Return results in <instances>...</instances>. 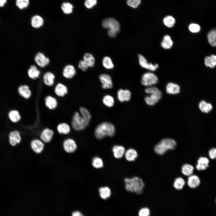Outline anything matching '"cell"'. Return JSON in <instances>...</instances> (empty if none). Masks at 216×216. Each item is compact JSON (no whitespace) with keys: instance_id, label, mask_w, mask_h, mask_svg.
Here are the masks:
<instances>
[{"instance_id":"6da1fadb","label":"cell","mask_w":216,"mask_h":216,"mask_svg":"<svg viewBox=\"0 0 216 216\" xmlns=\"http://www.w3.org/2000/svg\"><path fill=\"white\" fill-rule=\"evenodd\" d=\"M125 188L128 191L140 194L143 192L145 184L142 179L138 177L126 178L124 179Z\"/></svg>"},{"instance_id":"7a4b0ae2","label":"cell","mask_w":216,"mask_h":216,"mask_svg":"<svg viewBox=\"0 0 216 216\" xmlns=\"http://www.w3.org/2000/svg\"><path fill=\"white\" fill-rule=\"evenodd\" d=\"M115 133V129L113 125L108 122H103L99 124L96 128L94 134L96 137L101 139L106 136L112 137Z\"/></svg>"},{"instance_id":"3957f363","label":"cell","mask_w":216,"mask_h":216,"mask_svg":"<svg viewBox=\"0 0 216 216\" xmlns=\"http://www.w3.org/2000/svg\"><path fill=\"white\" fill-rule=\"evenodd\" d=\"M176 144L175 140L172 139L164 138L155 146L154 151L157 154L162 155L168 150L175 149Z\"/></svg>"},{"instance_id":"277c9868","label":"cell","mask_w":216,"mask_h":216,"mask_svg":"<svg viewBox=\"0 0 216 216\" xmlns=\"http://www.w3.org/2000/svg\"><path fill=\"white\" fill-rule=\"evenodd\" d=\"M89 122L81 116L79 112L74 114L72 118V125L74 129L80 131L84 129L88 125Z\"/></svg>"},{"instance_id":"5b68a950","label":"cell","mask_w":216,"mask_h":216,"mask_svg":"<svg viewBox=\"0 0 216 216\" xmlns=\"http://www.w3.org/2000/svg\"><path fill=\"white\" fill-rule=\"evenodd\" d=\"M102 25L104 28L113 31L117 33L120 30V25L119 22L116 19L112 18H105L103 21Z\"/></svg>"},{"instance_id":"8992f818","label":"cell","mask_w":216,"mask_h":216,"mask_svg":"<svg viewBox=\"0 0 216 216\" xmlns=\"http://www.w3.org/2000/svg\"><path fill=\"white\" fill-rule=\"evenodd\" d=\"M158 81V78L155 74L151 72H146L142 76L141 83L142 85L149 86L156 84Z\"/></svg>"},{"instance_id":"52a82bcc","label":"cell","mask_w":216,"mask_h":216,"mask_svg":"<svg viewBox=\"0 0 216 216\" xmlns=\"http://www.w3.org/2000/svg\"><path fill=\"white\" fill-rule=\"evenodd\" d=\"M161 92L158 89L150 94V95L146 96L145 100L147 104L153 105L157 103L162 97Z\"/></svg>"},{"instance_id":"ba28073f","label":"cell","mask_w":216,"mask_h":216,"mask_svg":"<svg viewBox=\"0 0 216 216\" xmlns=\"http://www.w3.org/2000/svg\"><path fill=\"white\" fill-rule=\"evenodd\" d=\"M36 64L39 67L44 68L47 66L50 63V59L44 54L41 52H38L34 57Z\"/></svg>"},{"instance_id":"9c48e42d","label":"cell","mask_w":216,"mask_h":216,"mask_svg":"<svg viewBox=\"0 0 216 216\" xmlns=\"http://www.w3.org/2000/svg\"><path fill=\"white\" fill-rule=\"evenodd\" d=\"M139 62L140 66L142 68L153 71L156 70L158 67L157 64H153L152 63H148L146 58L142 55H138Z\"/></svg>"},{"instance_id":"30bf717a","label":"cell","mask_w":216,"mask_h":216,"mask_svg":"<svg viewBox=\"0 0 216 216\" xmlns=\"http://www.w3.org/2000/svg\"><path fill=\"white\" fill-rule=\"evenodd\" d=\"M63 147L66 152L68 153H72L77 149V146L74 140L69 138L65 139L63 141Z\"/></svg>"},{"instance_id":"8fae6325","label":"cell","mask_w":216,"mask_h":216,"mask_svg":"<svg viewBox=\"0 0 216 216\" xmlns=\"http://www.w3.org/2000/svg\"><path fill=\"white\" fill-rule=\"evenodd\" d=\"M30 146L31 149L34 153L39 154L41 153L44 150V143L40 139H34L31 141Z\"/></svg>"},{"instance_id":"7c38bea8","label":"cell","mask_w":216,"mask_h":216,"mask_svg":"<svg viewBox=\"0 0 216 216\" xmlns=\"http://www.w3.org/2000/svg\"><path fill=\"white\" fill-rule=\"evenodd\" d=\"M54 135V133L52 130L46 128L42 130L40 134V139L44 143H48L51 141Z\"/></svg>"},{"instance_id":"4fadbf2b","label":"cell","mask_w":216,"mask_h":216,"mask_svg":"<svg viewBox=\"0 0 216 216\" xmlns=\"http://www.w3.org/2000/svg\"><path fill=\"white\" fill-rule=\"evenodd\" d=\"M100 80L102 84V87L104 89L111 88L112 87V79L109 75L102 74L99 77Z\"/></svg>"},{"instance_id":"5bb4252c","label":"cell","mask_w":216,"mask_h":216,"mask_svg":"<svg viewBox=\"0 0 216 216\" xmlns=\"http://www.w3.org/2000/svg\"><path fill=\"white\" fill-rule=\"evenodd\" d=\"M75 67L72 64H68L64 67L62 71V75L66 78L70 79L73 77L76 74Z\"/></svg>"},{"instance_id":"9a60e30c","label":"cell","mask_w":216,"mask_h":216,"mask_svg":"<svg viewBox=\"0 0 216 216\" xmlns=\"http://www.w3.org/2000/svg\"><path fill=\"white\" fill-rule=\"evenodd\" d=\"M209 161L205 157H201L197 160L196 165V169L198 171L206 170L209 166Z\"/></svg>"},{"instance_id":"2e32d148","label":"cell","mask_w":216,"mask_h":216,"mask_svg":"<svg viewBox=\"0 0 216 216\" xmlns=\"http://www.w3.org/2000/svg\"><path fill=\"white\" fill-rule=\"evenodd\" d=\"M9 142L12 146H15L21 141V138L20 134L17 130L11 132L9 134Z\"/></svg>"},{"instance_id":"e0dca14e","label":"cell","mask_w":216,"mask_h":216,"mask_svg":"<svg viewBox=\"0 0 216 216\" xmlns=\"http://www.w3.org/2000/svg\"><path fill=\"white\" fill-rule=\"evenodd\" d=\"M187 183L190 188H195L200 185V179L197 175L192 174L189 176Z\"/></svg>"},{"instance_id":"ac0fdd59","label":"cell","mask_w":216,"mask_h":216,"mask_svg":"<svg viewBox=\"0 0 216 216\" xmlns=\"http://www.w3.org/2000/svg\"><path fill=\"white\" fill-rule=\"evenodd\" d=\"M31 24L33 28H39L43 25L44 20L40 16L38 15H35L31 18Z\"/></svg>"},{"instance_id":"d6986e66","label":"cell","mask_w":216,"mask_h":216,"mask_svg":"<svg viewBox=\"0 0 216 216\" xmlns=\"http://www.w3.org/2000/svg\"><path fill=\"white\" fill-rule=\"evenodd\" d=\"M117 97L120 101H128L130 99L131 93L128 90L120 89L117 92Z\"/></svg>"},{"instance_id":"ffe728a7","label":"cell","mask_w":216,"mask_h":216,"mask_svg":"<svg viewBox=\"0 0 216 216\" xmlns=\"http://www.w3.org/2000/svg\"><path fill=\"white\" fill-rule=\"evenodd\" d=\"M54 74L50 71L45 73L43 76V80L44 84L47 86H51L54 82L55 79Z\"/></svg>"},{"instance_id":"44dd1931","label":"cell","mask_w":216,"mask_h":216,"mask_svg":"<svg viewBox=\"0 0 216 216\" xmlns=\"http://www.w3.org/2000/svg\"><path fill=\"white\" fill-rule=\"evenodd\" d=\"M166 91L170 94H175L180 92L179 86L177 84L172 82L168 83L166 86Z\"/></svg>"},{"instance_id":"7402d4cb","label":"cell","mask_w":216,"mask_h":216,"mask_svg":"<svg viewBox=\"0 0 216 216\" xmlns=\"http://www.w3.org/2000/svg\"><path fill=\"white\" fill-rule=\"evenodd\" d=\"M27 73L29 77L34 80L39 77L40 71L36 65H32L28 69Z\"/></svg>"},{"instance_id":"603a6c76","label":"cell","mask_w":216,"mask_h":216,"mask_svg":"<svg viewBox=\"0 0 216 216\" xmlns=\"http://www.w3.org/2000/svg\"><path fill=\"white\" fill-rule=\"evenodd\" d=\"M68 92V88L66 86L62 83H58L55 88V92L58 96L60 97L64 96Z\"/></svg>"},{"instance_id":"cb8c5ba5","label":"cell","mask_w":216,"mask_h":216,"mask_svg":"<svg viewBox=\"0 0 216 216\" xmlns=\"http://www.w3.org/2000/svg\"><path fill=\"white\" fill-rule=\"evenodd\" d=\"M173 44V41L171 36L168 34L165 35L164 36L160 44L161 47L165 50L171 48Z\"/></svg>"},{"instance_id":"d4e9b609","label":"cell","mask_w":216,"mask_h":216,"mask_svg":"<svg viewBox=\"0 0 216 216\" xmlns=\"http://www.w3.org/2000/svg\"><path fill=\"white\" fill-rule=\"evenodd\" d=\"M112 151L114 157L117 159L121 158L124 154L125 152L124 146L118 145L114 146L112 148Z\"/></svg>"},{"instance_id":"484cf974","label":"cell","mask_w":216,"mask_h":216,"mask_svg":"<svg viewBox=\"0 0 216 216\" xmlns=\"http://www.w3.org/2000/svg\"><path fill=\"white\" fill-rule=\"evenodd\" d=\"M20 95L26 99H28L31 97L32 93L29 87L26 85L20 86L18 88Z\"/></svg>"},{"instance_id":"4316f807","label":"cell","mask_w":216,"mask_h":216,"mask_svg":"<svg viewBox=\"0 0 216 216\" xmlns=\"http://www.w3.org/2000/svg\"><path fill=\"white\" fill-rule=\"evenodd\" d=\"M46 106L50 110H53L57 107L58 104L56 99L51 96H48L45 98Z\"/></svg>"},{"instance_id":"83f0119b","label":"cell","mask_w":216,"mask_h":216,"mask_svg":"<svg viewBox=\"0 0 216 216\" xmlns=\"http://www.w3.org/2000/svg\"><path fill=\"white\" fill-rule=\"evenodd\" d=\"M124 155L126 159L128 161L135 160L138 156L136 151L133 148H129L125 151Z\"/></svg>"},{"instance_id":"f1b7e54d","label":"cell","mask_w":216,"mask_h":216,"mask_svg":"<svg viewBox=\"0 0 216 216\" xmlns=\"http://www.w3.org/2000/svg\"><path fill=\"white\" fill-rule=\"evenodd\" d=\"M57 128L58 132L61 134H67L70 131V126L68 124L65 123H62L58 124Z\"/></svg>"},{"instance_id":"f546056e","label":"cell","mask_w":216,"mask_h":216,"mask_svg":"<svg viewBox=\"0 0 216 216\" xmlns=\"http://www.w3.org/2000/svg\"><path fill=\"white\" fill-rule=\"evenodd\" d=\"M98 191L100 197L104 200L108 198L111 195V190L107 187H101L99 189Z\"/></svg>"},{"instance_id":"4dcf8cb0","label":"cell","mask_w":216,"mask_h":216,"mask_svg":"<svg viewBox=\"0 0 216 216\" xmlns=\"http://www.w3.org/2000/svg\"><path fill=\"white\" fill-rule=\"evenodd\" d=\"M205 65L211 68H213L216 66V56L212 55L206 56L205 58Z\"/></svg>"},{"instance_id":"1f68e13d","label":"cell","mask_w":216,"mask_h":216,"mask_svg":"<svg viewBox=\"0 0 216 216\" xmlns=\"http://www.w3.org/2000/svg\"><path fill=\"white\" fill-rule=\"evenodd\" d=\"M181 169L182 172L183 174L189 176L193 174L194 168L192 165L187 164H184Z\"/></svg>"},{"instance_id":"d6a6232c","label":"cell","mask_w":216,"mask_h":216,"mask_svg":"<svg viewBox=\"0 0 216 216\" xmlns=\"http://www.w3.org/2000/svg\"><path fill=\"white\" fill-rule=\"evenodd\" d=\"M73 5L69 2H64L61 6V8L63 12L65 14H70L73 11Z\"/></svg>"},{"instance_id":"836d02e7","label":"cell","mask_w":216,"mask_h":216,"mask_svg":"<svg viewBox=\"0 0 216 216\" xmlns=\"http://www.w3.org/2000/svg\"><path fill=\"white\" fill-rule=\"evenodd\" d=\"M199 106L201 111L206 113L210 111L212 108V106L210 104L204 100H202L200 103Z\"/></svg>"},{"instance_id":"e575fe53","label":"cell","mask_w":216,"mask_h":216,"mask_svg":"<svg viewBox=\"0 0 216 216\" xmlns=\"http://www.w3.org/2000/svg\"><path fill=\"white\" fill-rule=\"evenodd\" d=\"M207 38L209 43L213 46H216V29L210 31L208 34Z\"/></svg>"},{"instance_id":"d590c367","label":"cell","mask_w":216,"mask_h":216,"mask_svg":"<svg viewBox=\"0 0 216 216\" xmlns=\"http://www.w3.org/2000/svg\"><path fill=\"white\" fill-rule=\"evenodd\" d=\"M185 183V181L181 177H178L175 179L173 186L175 189L180 190L183 188Z\"/></svg>"},{"instance_id":"8d00e7d4","label":"cell","mask_w":216,"mask_h":216,"mask_svg":"<svg viewBox=\"0 0 216 216\" xmlns=\"http://www.w3.org/2000/svg\"><path fill=\"white\" fill-rule=\"evenodd\" d=\"M163 22L165 26L169 28H171L174 26L176 20L173 16H167L164 18Z\"/></svg>"},{"instance_id":"74e56055","label":"cell","mask_w":216,"mask_h":216,"mask_svg":"<svg viewBox=\"0 0 216 216\" xmlns=\"http://www.w3.org/2000/svg\"><path fill=\"white\" fill-rule=\"evenodd\" d=\"M83 60L87 64L88 67H93L95 63V59L91 54L86 53L83 56Z\"/></svg>"},{"instance_id":"f35d334b","label":"cell","mask_w":216,"mask_h":216,"mask_svg":"<svg viewBox=\"0 0 216 216\" xmlns=\"http://www.w3.org/2000/svg\"><path fill=\"white\" fill-rule=\"evenodd\" d=\"M8 116L10 120L14 122H18L21 118L19 112L16 110L10 111L9 113Z\"/></svg>"},{"instance_id":"ab89813d","label":"cell","mask_w":216,"mask_h":216,"mask_svg":"<svg viewBox=\"0 0 216 216\" xmlns=\"http://www.w3.org/2000/svg\"><path fill=\"white\" fill-rule=\"evenodd\" d=\"M104 67L107 69H111L114 68V64L111 58L108 56H105L102 60Z\"/></svg>"},{"instance_id":"60d3db41","label":"cell","mask_w":216,"mask_h":216,"mask_svg":"<svg viewBox=\"0 0 216 216\" xmlns=\"http://www.w3.org/2000/svg\"><path fill=\"white\" fill-rule=\"evenodd\" d=\"M103 102L105 105L110 107L113 106L114 100L112 96L107 95L104 97Z\"/></svg>"},{"instance_id":"b9f144b4","label":"cell","mask_w":216,"mask_h":216,"mask_svg":"<svg viewBox=\"0 0 216 216\" xmlns=\"http://www.w3.org/2000/svg\"><path fill=\"white\" fill-rule=\"evenodd\" d=\"M92 164L94 168L99 169L103 166L104 163L102 160L100 158L95 157L92 160Z\"/></svg>"},{"instance_id":"7bdbcfd3","label":"cell","mask_w":216,"mask_h":216,"mask_svg":"<svg viewBox=\"0 0 216 216\" xmlns=\"http://www.w3.org/2000/svg\"><path fill=\"white\" fill-rule=\"evenodd\" d=\"M29 3V0H16V4L20 9H23L27 8Z\"/></svg>"},{"instance_id":"ee69618b","label":"cell","mask_w":216,"mask_h":216,"mask_svg":"<svg viewBox=\"0 0 216 216\" xmlns=\"http://www.w3.org/2000/svg\"><path fill=\"white\" fill-rule=\"evenodd\" d=\"M80 111L82 116L89 122L91 118V116L88 110L85 108L81 107L80 108Z\"/></svg>"},{"instance_id":"f6af8a7d","label":"cell","mask_w":216,"mask_h":216,"mask_svg":"<svg viewBox=\"0 0 216 216\" xmlns=\"http://www.w3.org/2000/svg\"><path fill=\"white\" fill-rule=\"evenodd\" d=\"M151 211L148 207H145L141 208L138 212V216H150Z\"/></svg>"},{"instance_id":"bcb514c9","label":"cell","mask_w":216,"mask_h":216,"mask_svg":"<svg viewBox=\"0 0 216 216\" xmlns=\"http://www.w3.org/2000/svg\"><path fill=\"white\" fill-rule=\"evenodd\" d=\"M188 29L190 31L193 33L199 32L201 29L200 26L196 23H192L189 25Z\"/></svg>"},{"instance_id":"7dc6e473","label":"cell","mask_w":216,"mask_h":216,"mask_svg":"<svg viewBox=\"0 0 216 216\" xmlns=\"http://www.w3.org/2000/svg\"><path fill=\"white\" fill-rule=\"evenodd\" d=\"M141 0H127V4L129 6L133 8H137L140 4Z\"/></svg>"},{"instance_id":"c3c4849f","label":"cell","mask_w":216,"mask_h":216,"mask_svg":"<svg viewBox=\"0 0 216 216\" xmlns=\"http://www.w3.org/2000/svg\"><path fill=\"white\" fill-rule=\"evenodd\" d=\"M97 2V0H86L84 4L86 8L90 9L95 6Z\"/></svg>"},{"instance_id":"681fc988","label":"cell","mask_w":216,"mask_h":216,"mask_svg":"<svg viewBox=\"0 0 216 216\" xmlns=\"http://www.w3.org/2000/svg\"><path fill=\"white\" fill-rule=\"evenodd\" d=\"M88 67L87 64L83 59L80 60L78 63V67L83 71H86Z\"/></svg>"},{"instance_id":"f907efd6","label":"cell","mask_w":216,"mask_h":216,"mask_svg":"<svg viewBox=\"0 0 216 216\" xmlns=\"http://www.w3.org/2000/svg\"><path fill=\"white\" fill-rule=\"evenodd\" d=\"M214 148H212L208 151L209 157L210 159L212 160L215 159L214 155Z\"/></svg>"},{"instance_id":"816d5d0a","label":"cell","mask_w":216,"mask_h":216,"mask_svg":"<svg viewBox=\"0 0 216 216\" xmlns=\"http://www.w3.org/2000/svg\"><path fill=\"white\" fill-rule=\"evenodd\" d=\"M117 33L112 31L108 30V34L111 37L114 38L116 37Z\"/></svg>"},{"instance_id":"f5cc1de1","label":"cell","mask_w":216,"mask_h":216,"mask_svg":"<svg viewBox=\"0 0 216 216\" xmlns=\"http://www.w3.org/2000/svg\"><path fill=\"white\" fill-rule=\"evenodd\" d=\"M72 216H84L79 211H76L73 212Z\"/></svg>"},{"instance_id":"db71d44e","label":"cell","mask_w":216,"mask_h":216,"mask_svg":"<svg viewBox=\"0 0 216 216\" xmlns=\"http://www.w3.org/2000/svg\"><path fill=\"white\" fill-rule=\"evenodd\" d=\"M7 2V0H0V7L4 6Z\"/></svg>"},{"instance_id":"11a10c76","label":"cell","mask_w":216,"mask_h":216,"mask_svg":"<svg viewBox=\"0 0 216 216\" xmlns=\"http://www.w3.org/2000/svg\"><path fill=\"white\" fill-rule=\"evenodd\" d=\"M214 154L215 159H216V148H214Z\"/></svg>"},{"instance_id":"9f6ffc18","label":"cell","mask_w":216,"mask_h":216,"mask_svg":"<svg viewBox=\"0 0 216 216\" xmlns=\"http://www.w3.org/2000/svg\"></svg>"}]
</instances>
